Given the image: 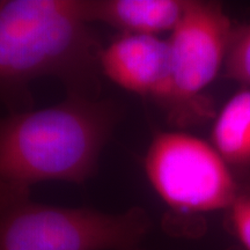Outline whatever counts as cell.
Masks as SVG:
<instances>
[{
    "mask_svg": "<svg viewBox=\"0 0 250 250\" xmlns=\"http://www.w3.org/2000/svg\"><path fill=\"white\" fill-rule=\"evenodd\" d=\"M90 24L85 0H0V115L33 109L31 83L45 78L99 98L102 45Z\"/></svg>",
    "mask_w": 250,
    "mask_h": 250,
    "instance_id": "1",
    "label": "cell"
},
{
    "mask_svg": "<svg viewBox=\"0 0 250 250\" xmlns=\"http://www.w3.org/2000/svg\"><path fill=\"white\" fill-rule=\"evenodd\" d=\"M122 115L115 101L81 95L0 115V208L39 183L88 180Z\"/></svg>",
    "mask_w": 250,
    "mask_h": 250,
    "instance_id": "2",
    "label": "cell"
},
{
    "mask_svg": "<svg viewBox=\"0 0 250 250\" xmlns=\"http://www.w3.org/2000/svg\"><path fill=\"white\" fill-rule=\"evenodd\" d=\"M151 227L138 206L111 214L27 198L0 208V250H138Z\"/></svg>",
    "mask_w": 250,
    "mask_h": 250,
    "instance_id": "3",
    "label": "cell"
},
{
    "mask_svg": "<svg viewBox=\"0 0 250 250\" xmlns=\"http://www.w3.org/2000/svg\"><path fill=\"white\" fill-rule=\"evenodd\" d=\"M144 169L156 195L180 214L227 211L242 191L211 142L183 131L155 133Z\"/></svg>",
    "mask_w": 250,
    "mask_h": 250,
    "instance_id": "4",
    "label": "cell"
},
{
    "mask_svg": "<svg viewBox=\"0 0 250 250\" xmlns=\"http://www.w3.org/2000/svg\"><path fill=\"white\" fill-rule=\"evenodd\" d=\"M233 30L219 2L186 0L182 17L167 37L171 94L166 108L174 121L208 115L203 93L224 71Z\"/></svg>",
    "mask_w": 250,
    "mask_h": 250,
    "instance_id": "5",
    "label": "cell"
},
{
    "mask_svg": "<svg viewBox=\"0 0 250 250\" xmlns=\"http://www.w3.org/2000/svg\"><path fill=\"white\" fill-rule=\"evenodd\" d=\"M99 68L102 76L126 92L155 100L167 107L171 94L167 39L120 34L102 46Z\"/></svg>",
    "mask_w": 250,
    "mask_h": 250,
    "instance_id": "6",
    "label": "cell"
},
{
    "mask_svg": "<svg viewBox=\"0 0 250 250\" xmlns=\"http://www.w3.org/2000/svg\"><path fill=\"white\" fill-rule=\"evenodd\" d=\"M85 7L90 23H105L120 34L161 37L179 23L186 0H85Z\"/></svg>",
    "mask_w": 250,
    "mask_h": 250,
    "instance_id": "7",
    "label": "cell"
},
{
    "mask_svg": "<svg viewBox=\"0 0 250 250\" xmlns=\"http://www.w3.org/2000/svg\"><path fill=\"white\" fill-rule=\"evenodd\" d=\"M210 142L234 174L250 170V88L248 87H241L234 93L218 112L211 130Z\"/></svg>",
    "mask_w": 250,
    "mask_h": 250,
    "instance_id": "8",
    "label": "cell"
},
{
    "mask_svg": "<svg viewBox=\"0 0 250 250\" xmlns=\"http://www.w3.org/2000/svg\"><path fill=\"white\" fill-rule=\"evenodd\" d=\"M224 73L229 80L250 88V23L234 26Z\"/></svg>",
    "mask_w": 250,
    "mask_h": 250,
    "instance_id": "9",
    "label": "cell"
},
{
    "mask_svg": "<svg viewBox=\"0 0 250 250\" xmlns=\"http://www.w3.org/2000/svg\"><path fill=\"white\" fill-rule=\"evenodd\" d=\"M227 221L242 250H250V191L242 190L227 208Z\"/></svg>",
    "mask_w": 250,
    "mask_h": 250,
    "instance_id": "10",
    "label": "cell"
},
{
    "mask_svg": "<svg viewBox=\"0 0 250 250\" xmlns=\"http://www.w3.org/2000/svg\"><path fill=\"white\" fill-rule=\"evenodd\" d=\"M138 250H142V249H140V248H139V249H138Z\"/></svg>",
    "mask_w": 250,
    "mask_h": 250,
    "instance_id": "11",
    "label": "cell"
}]
</instances>
